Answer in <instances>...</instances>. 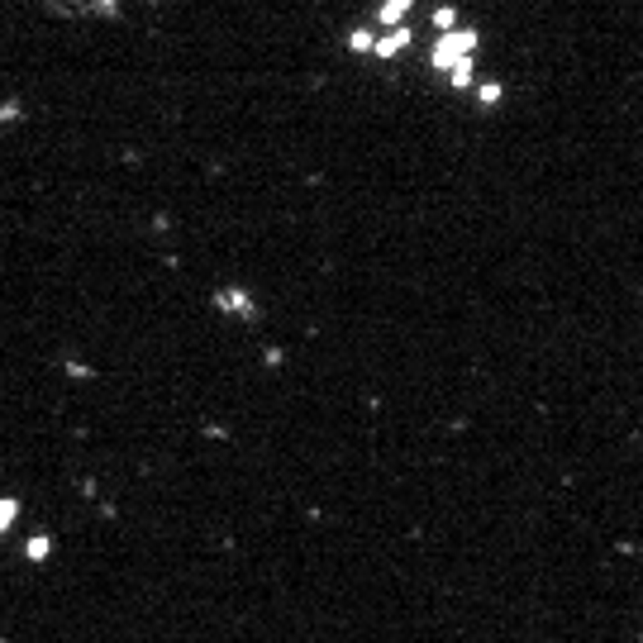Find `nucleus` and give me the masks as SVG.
<instances>
[{"label":"nucleus","instance_id":"obj_5","mask_svg":"<svg viewBox=\"0 0 643 643\" xmlns=\"http://www.w3.org/2000/svg\"><path fill=\"white\" fill-rule=\"evenodd\" d=\"M410 15H415V0H377V5H372V24H377V29L410 24Z\"/></svg>","mask_w":643,"mask_h":643},{"label":"nucleus","instance_id":"obj_1","mask_svg":"<svg viewBox=\"0 0 643 643\" xmlns=\"http://www.w3.org/2000/svg\"><path fill=\"white\" fill-rule=\"evenodd\" d=\"M63 348L0 381V643H410L424 533L372 467L201 439L139 339L95 386Z\"/></svg>","mask_w":643,"mask_h":643},{"label":"nucleus","instance_id":"obj_7","mask_svg":"<svg viewBox=\"0 0 643 643\" xmlns=\"http://www.w3.org/2000/svg\"><path fill=\"white\" fill-rule=\"evenodd\" d=\"M472 91H477V105H482V110H496V105L505 100V81L501 77H482Z\"/></svg>","mask_w":643,"mask_h":643},{"label":"nucleus","instance_id":"obj_8","mask_svg":"<svg viewBox=\"0 0 643 643\" xmlns=\"http://www.w3.org/2000/svg\"><path fill=\"white\" fill-rule=\"evenodd\" d=\"M429 24H434V33H443V29H457V24H462V15H457V5H453V0H443V5H434Z\"/></svg>","mask_w":643,"mask_h":643},{"label":"nucleus","instance_id":"obj_9","mask_svg":"<svg viewBox=\"0 0 643 643\" xmlns=\"http://www.w3.org/2000/svg\"><path fill=\"white\" fill-rule=\"evenodd\" d=\"M10 124H24V100H19V95H5V100H0V129H10Z\"/></svg>","mask_w":643,"mask_h":643},{"label":"nucleus","instance_id":"obj_4","mask_svg":"<svg viewBox=\"0 0 643 643\" xmlns=\"http://www.w3.org/2000/svg\"><path fill=\"white\" fill-rule=\"evenodd\" d=\"M415 43V24H395V29H377V63H395L400 53H410Z\"/></svg>","mask_w":643,"mask_h":643},{"label":"nucleus","instance_id":"obj_6","mask_svg":"<svg viewBox=\"0 0 643 643\" xmlns=\"http://www.w3.org/2000/svg\"><path fill=\"white\" fill-rule=\"evenodd\" d=\"M344 48L353 58H372V53H377V24H353V29L344 33Z\"/></svg>","mask_w":643,"mask_h":643},{"label":"nucleus","instance_id":"obj_2","mask_svg":"<svg viewBox=\"0 0 643 643\" xmlns=\"http://www.w3.org/2000/svg\"><path fill=\"white\" fill-rule=\"evenodd\" d=\"M477 58H482V29L457 24V29L434 33L429 43V72L448 81V91H472L477 86Z\"/></svg>","mask_w":643,"mask_h":643},{"label":"nucleus","instance_id":"obj_10","mask_svg":"<svg viewBox=\"0 0 643 643\" xmlns=\"http://www.w3.org/2000/svg\"><path fill=\"white\" fill-rule=\"evenodd\" d=\"M86 10L100 15V19H119L124 15V0H86Z\"/></svg>","mask_w":643,"mask_h":643},{"label":"nucleus","instance_id":"obj_3","mask_svg":"<svg viewBox=\"0 0 643 643\" xmlns=\"http://www.w3.org/2000/svg\"><path fill=\"white\" fill-rule=\"evenodd\" d=\"M205 310L215 314V319H229V324H243V329H257L267 319V305L262 296L243 282H220L205 291Z\"/></svg>","mask_w":643,"mask_h":643}]
</instances>
